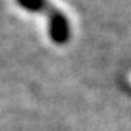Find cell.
Segmentation results:
<instances>
[{"instance_id": "cell-1", "label": "cell", "mask_w": 131, "mask_h": 131, "mask_svg": "<svg viewBox=\"0 0 131 131\" xmlns=\"http://www.w3.org/2000/svg\"><path fill=\"white\" fill-rule=\"evenodd\" d=\"M128 80H130V83H131V74H130V75H128Z\"/></svg>"}]
</instances>
